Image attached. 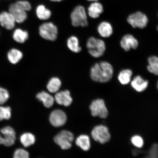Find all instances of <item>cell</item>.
Here are the masks:
<instances>
[{"label": "cell", "instance_id": "obj_1", "mask_svg": "<svg viewBox=\"0 0 158 158\" xmlns=\"http://www.w3.org/2000/svg\"><path fill=\"white\" fill-rule=\"evenodd\" d=\"M114 72L111 64L106 61H102L96 63L91 67L90 77L94 81L106 83L111 80Z\"/></svg>", "mask_w": 158, "mask_h": 158}, {"label": "cell", "instance_id": "obj_2", "mask_svg": "<svg viewBox=\"0 0 158 158\" xmlns=\"http://www.w3.org/2000/svg\"><path fill=\"white\" fill-rule=\"evenodd\" d=\"M88 52L91 56L98 58L103 56L106 51L105 43L102 39L94 37H89L86 43Z\"/></svg>", "mask_w": 158, "mask_h": 158}, {"label": "cell", "instance_id": "obj_3", "mask_svg": "<svg viewBox=\"0 0 158 158\" xmlns=\"http://www.w3.org/2000/svg\"><path fill=\"white\" fill-rule=\"evenodd\" d=\"M71 23L75 27H87L88 22L85 9L81 5L75 7L71 14Z\"/></svg>", "mask_w": 158, "mask_h": 158}, {"label": "cell", "instance_id": "obj_4", "mask_svg": "<svg viewBox=\"0 0 158 158\" xmlns=\"http://www.w3.org/2000/svg\"><path fill=\"white\" fill-rule=\"evenodd\" d=\"M39 32L40 35L45 40L54 41L58 37V27L50 22L43 23L40 26Z\"/></svg>", "mask_w": 158, "mask_h": 158}, {"label": "cell", "instance_id": "obj_5", "mask_svg": "<svg viewBox=\"0 0 158 158\" xmlns=\"http://www.w3.org/2000/svg\"><path fill=\"white\" fill-rule=\"evenodd\" d=\"M127 22L134 28L143 29L147 27L148 20L147 15L141 11H137L128 16Z\"/></svg>", "mask_w": 158, "mask_h": 158}, {"label": "cell", "instance_id": "obj_6", "mask_svg": "<svg viewBox=\"0 0 158 158\" xmlns=\"http://www.w3.org/2000/svg\"><path fill=\"white\" fill-rule=\"evenodd\" d=\"M74 139L73 134L67 130H63L55 136L54 141L63 150H68L72 147V143Z\"/></svg>", "mask_w": 158, "mask_h": 158}, {"label": "cell", "instance_id": "obj_7", "mask_svg": "<svg viewBox=\"0 0 158 158\" xmlns=\"http://www.w3.org/2000/svg\"><path fill=\"white\" fill-rule=\"evenodd\" d=\"M91 136L95 141L101 144L108 143L111 138L108 128L102 125L95 127L91 132Z\"/></svg>", "mask_w": 158, "mask_h": 158}, {"label": "cell", "instance_id": "obj_8", "mask_svg": "<svg viewBox=\"0 0 158 158\" xmlns=\"http://www.w3.org/2000/svg\"><path fill=\"white\" fill-rule=\"evenodd\" d=\"M92 115L96 117L106 118L108 115V111L103 100L97 99L92 102L90 106Z\"/></svg>", "mask_w": 158, "mask_h": 158}, {"label": "cell", "instance_id": "obj_9", "mask_svg": "<svg viewBox=\"0 0 158 158\" xmlns=\"http://www.w3.org/2000/svg\"><path fill=\"white\" fill-rule=\"evenodd\" d=\"M49 122L54 127H58L64 126L67 120L66 114L63 110H56L51 112L49 116Z\"/></svg>", "mask_w": 158, "mask_h": 158}, {"label": "cell", "instance_id": "obj_10", "mask_svg": "<svg viewBox=\"0 0 158 158\" xmlns=\"http://www.w3.org/2000/svg\"><path fill=\"white\" fill-rule=\"evenodd\" d=\"M120 45L124 51H128L131 49H137L139 45V42L133 35L128 34L122 37L120 41Z\"/></svg>", "mask_w": 158, "mask_h": 158}, {"label": "cell", "instance_id": "obj_11", "mask_svg": "<svg viewBox=\"0 0 158 158\" xmlns=\"http://www.w3.org/2000/svg\"><path fill=\"white\" fill-rule=\"evenodd\" d=\"M15 22L14 17L10 12L3 11L0 13V23L5 29L8 30L13 29Z\"/></svg>", "mask_w": 158, "mask_h": 158}, {"label": "cell", "instance_id": "obj_12", "mask_svg": "<svg viewBox=\"0 0 158 158\" xmlns=\"http://www.w3.org/2000/svg\"><path fill=\"white\" fill-rule=\"evenodd\" d=\"M55 100L57 103L66 107L70 106L73 102V99L70 96V92L68 90L62 91L57 93L55 95Z\"/></svg>", "mask_w": 158, "mask_h": 158}, {"label": "cell", "instance_id": "obj_13", "mask_svg": "<svg viewBox=\"0 0 158 158\" xmlns=\"http://www.w3.org/2000/svg\"><path fill=\"white\" fill-rule=\"evenodd\" d=\"M9 10V12L14 17L16 22L19 23H23L27 18L26 11L16 7L13 3H12L10 5Z\"/></svg>", "mask_w": 158, "mask_h": 158}, {"label": "cell", "instance_id": "obj_14", "mask_svg": "<svg viewBox=\"0 0 158 158\" xmlns=\"http://www.w3.org/2000/svg\"><path fill=\"white\" fill-rule=\"evenodd\" d=\"M97 31L101 36L103 38H108L113 34V29L110 23L104 21L99 24L97 27Z\"/></svg>", "mask_w": 158, "mask_h": 158}, {"label": "cell", "instance_id": "obj_15", "mask_svg": "<svg viewBox=\"0 0 158 158\" xmlns=\"http://www.w3.org/2000/svg\"><path fill=\"white\" fill-rule=\"evenodd\" d=\"M149 82L144 80L141 76H136L132 80L131 85L132 87L138 92H141L146 90L148 87Z\"/></svg>", "mask_w": 158, "mask_h": 158}, {"label": "cell", "instance_id": "obj_16", "mask_svg": "<svg viewBox=\"0 0 158 158\" xmlns=\"http://www.w3.org/2000/svg\"><path fill=\"white\" fill-rule=\"evenodd\" d=\"M103 6L102 4L97 2H94L91 4L88 7V15L92 19H97L103 13Z\"/></svg>", "mask_w": 158, "mask_h": 158}, {"label": "cell", "instance_id": "obj_17", "mask_svg": "<svg viewBox=\"0 0 158 158\" xmlns=\"http://www.w3.org/2000/svg\"><path fill=\"white\" fill-rule=\"evenodd\" d=\"M36 98L42 102L45 107H52L54 102V99L53 97L45 91L39 93L37 94Z\"/></svg>", "mask_w": 158, "mask_h": 158}, {"label": "cell", "instance_id": "obj_18", "mask_svg": "<svg viewBox=\"0 0 158 158\" xmlns=\"http://www.w3.org/2000/svg\"><path fill=\"white\" fill-rule=\"evenodd\" d=\"M67 45L68 48L73 52L78 53L82 51L79 39L75 35L69 37L67 41Z\"/></svg>", "mask_w": 158, "mask_h": 158}, {"label": "cell", "instance_id": "obj_19", "mask_svg": "<svg viewBox=\"0 0 158 158\" xmlns=\"http://www.w3.org/2000/svg\"><path fill=\"white\" fill-rule=\"evenodd\" d=\"M7 58L9 62L13 64H16L19 62L23 58L22 52L19 49L13 48L7 53Z\"/></svg>", "mask_w": 158, "mask_h": 158}, {"label": "cell", "instance_id": "obj_20", "mask_svg": "<svg viewBox=\"0 0 158 158\" xmlns=\"http://www.w3.org/2000/svg\"><path fill=\"white\" fill-rule=\"evenodd\" d=\"M36 15L38 18L41 20H47L50 18L52 13L44 5H39L36 9Z\"/></svg>", "mask_w": 158, "mask_h": 158}, {"label": "cell", "instance_id": "obj_21", "mask_svg": "<svg viewBox=\"0 0 158 158\" xmlns=\"http://www.w3.org/2000/svg\"><path fill=\"white\" fill-rule=\"evenodd\" d=\"M133 72L130 69H124L122 70L118 75V80L122 85L128 84L131 81Z\"/></svg>", "mask_w": 158, "mask_h": 158}, {"label": "cell", "instance_id": "obj_22", "mask_svg": "<svg viewBox=\"0 0 158 158\" xmlns=\"http://www.w3.org/2000/svg\"><path fill=\"white\" fill-rule=\"evenodd\" d=\"M76 145L85 151H88L90 148L89 137L87 135H81L77 138Z\"/></svg>", "mask_w": 158, "mask_h": 158}, {"label": "cell", "instance_id": "obj_23", "mask_svg": "<svg viewBox=\"0 0 158 158\" xmlns=\"http://www.w3.org/2000/svg\"><path fill=\"white\" fill-rule=\"evenodd\" d=\"M13 37L17 42L23 44L28 39L29 33L27 31L17 29L14 31Z\"/></svg>", "mask_w": 158, "mask_h": 158}, {"label": "cell", "instance_id": "obj_24", "mask_svg": "<svg viewBox=\"0 0 158 158\" xmlns=\"http://www.w3.org/2000/svg\"><path fill=\"white\" fill-rule=\"evenodd\" d=\"M148 70L151 73L158 76V57L155 55L150 56L148 59Z\"/></svg>", "mask_w": 158, "mask_h": 158}, {"label": "cell", "instance_id": "obj_25", "mask_svg": "<svg viewBox=\"0 0 158 158\" xmlns=\"http://www.w3.org/2000/svg\"><path fill=\"white\" fill-rule=\"evenodd\" d=\"M62 85L60 79L56 77L51 78L47 85V88L49 91L52 93L58 92Z\"/></svg>", "mask_w": 158, "mask_h": 158}, {"label": "cell", "instance_id": "obj_26", "mask_svg": "<svg viewBox=\"0 0 158 158\" xmlns=\"http://www.w3.org/2000/svg\"><path fill=\"white\" fill-rule=\"evenodd\" d=\"M20 140L23 145L27 148L35 143V138L33 134L27 133L22 134L20 138Z\"/></svg>", "mask_w": 158, "mask_h": 158}, {"label": "cell", "instance_id": "obj_27", "mask_svg": "<svg viewBox=\"0 0 158 158\" xmlns=\"http://www.w3.org/2000/svg\"><path fill=\"white\" fill-rule=\"evenodd\" d=\"M11 108L9 106H0V121L9 120L11 117Z\"/></svg>", "mask_w": 158, "mask_h": 158}, {"label": "cell", "instance_id": "obj_28", "mask_svg": "<svg viewBox=\"0 0 158 158\" xmlns=\"http://www.w3.org/2000/svg\"><path fill=\"white\" fill-rule=\"evenodd\" d=\"M13 4L16 7L25 11H29L31 9L30 3L27 1H19Z\"/></svg>", "mask_w": 158, "mask_h": 158}, {"label": "cell", "instance_id": "obj_29", "mask_svg": "<svg viewBox=\"0 0 158 158\" xmlns=\"http://www.w3.org/2000/svg\"><path fill=\"white\" fill-rule=\"evenodd\" d=\"M4 137H2V145L6 147H10L15 143L16 139L15 135H4Z\"/></svg>", "mask_w": 158, "mask_h": 158}, {"label": "cell", "instance_id": "obj_30", "mask_svg": "<svg viewBox=\"0 0 158 158\" xmlns=\"http://www.w3.org/2000/svg\"><path fill=\"white\" fill-rule=\"evenodd\" d=\"M132 144L136 147L141 148L143 147L144 141L143 138L141 136L136 135L133 136L131 138Z\"/></svg>", "mask_w": 158, "mask_h": 158}, {"label": "cell", "instance_id": "obj_31", "mask_svg": "<svg viewBox=\"0 0 158 158\" xmlns=\"http://www.w3.org/2000/svg\"><path fill=\"white\" fill-rule=\"evenodd\" d=\"M9 98V94L5 88L0 87V104H5Z\"/></svg>", "mask_w": 158, "mask_h": 158}, {"label": "cell", "instance_id": "obj_32", "mask_svg": "<svg viewBox=\"0 0 158 158\" xmlns=\"http://www.w3.org/2000/svg\"><path fill=\"white\" fill-rule=\"evenodd\" d=\"M148 158H156L158 157V143L153 144L148 152Z\"/></svg>", "mask_w": 158, "mask_h": 158}, {"label": "cell", "instance_id": "obj_33", "mask_svg": "<svg viewBox=\"0 0 158 158\" xmlns=\"http://www.w3.org/2000/svg\"><path fill=\"white\" fill-rule=\"evenodd\" d=\"M13 157L15 158H28L29 153L24 149H18L15 151Z\"/></svg>", "mask_w": 158, "mask_h": 158}, {"label": "cell", "instance_id": "obj_34", "mask_svg": "<svg viewBox=\"0 0 158 158\" xmlns=\"http://www.w3.org/2000/svg\"><path fill=\"white\" fill-rule=\"evenodd\" d=\"M1 132L3 135H15V132L12 127L7 126L1 130Z\"/></svg>", "mask_w": 158, "mask_h": 158}, {"label": "cell", "instance_id": "obj_35", "mask_svg": "<svg viewBox=\"0 0 158 158\" xmlns=\"http://www.w3.org/2000/svg\"><path fill=\"white\" fill-rule=\"evenodd\" d=\"M50 1L52 2H59L64 1V0H50Z\"/></svg>", "mask_w": 158, "mask_h": 158}, {"label": "cell", "instance_id": "obj_36", "mask_svg": "<svg viewBox=\"0 0 158 158\" xmlns=\"http://www.w3.org/2000/svg\"><path fill=\"white\" fill-rule=\"evenodd\" d=\"M2 137L0 135V144H2Z\"/></svg>", "mask_w": 158, "mask_h": 158}, {"label": "cell", "instance_id": "obj_37", "mask_svg": "<svg viewBox=\"0 0 158 158\" xmlns=\"http://www.w3.org/2000/svg\"><path fill=\"white\" fill-rule=\"evenodd\" d=\"M88 1H94V2H97L98 0H87Z\"/></svg>", "mask_w": 158, "mask_h": 158}, {"label": "cell", "instance_id": "obj_38", "mask_svg": "<svg viewBox=\"0 0 158 158\" xmlns=\"http://www.w3.org/2000/svg\"><path fill=\"white\" fill-rule=\"evenodd\" d=\"M157 89L158 90V81L157 82Z\"/></svg>", "mask_w": 158, "mask_h": 158}, {"label": "cell", "instance_id": "obj_39", "mask_svg": "<svg viewBox=\"0 0 158 158\" xmlns=\"http://www.w3.org/2000/svg\"><path fill=\"white\" fill-rule=\"evenodd\" d=\"M157 31H158V26L157 27Z\"/></svg>", "mask_w": 158, "mask_h": 158}]
</instances>
